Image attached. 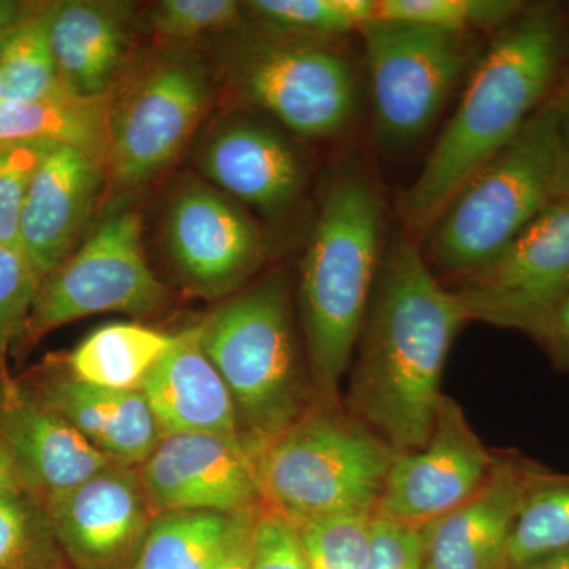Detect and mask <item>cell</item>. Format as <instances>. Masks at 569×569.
<instances>
[{
	"label": "cell",
	"mask_w": 569,
	"mask_h": 569,
	"mask_svg": "<svg viewBox=\"0 0 569 569\" xmlns=\"http://www.w3.org/2000/svg\"><path fill=\"white\" fill-rule=\"evenodd\" d=\"M468 321L458 293L433 274L413 238L399 236L385 250L347 397V410L397 455L429 440L448 353Z\"/></svg>",
	"instance_id": "obj_1"
},
{
	"label": "cell",
	"mask_w": 569,
	"mask_h": 569,
	"mask_svg": "<svg viewBox=\"0 0 569 569\" xmlns=\"http://www.w3.org/2000/svg\"><path fill=\"white\" fill-rule=\"evenodd\" d=\"M561 56L563 29L550 3L526 7L493 33L421 173L400 194L408 233L425 234L459 190L516 140L557 88Z\"/></svg>",
	"instance_id": "obj_2"
},
{
	"label": "cell",
	"mask_w": 569,
	"mask_h": 569,
	"mask_svg": "<svg viewBox=\"0 0 569 569\" xmlns=\"http://www.w3.org/2000/svg\"><path fill=\"white\" fill-rule=\"evenodd\" d=\"M385 201L366 171L340 168L323 194L301 263L299 307L318 402H340L381 263Z\"/></svg>",
	"instance_id": "obj_3"
},
{
	"label": "cell",
	"mask_w": 569,
	"mask_h": 569,
	"mask_svg": "<svg viewBox=\"0 0 569 569\" xmlns=\"http://www.w3.org/2000/svg\"><path fill=\"white\" fill-rule=\"evenodd\" d=\"M201 346L233 397L239 438L254 459L317 402L296 336L283 272L234 293L200 323Z\"/></svg>",
	"instance_id": "obj_4"
},
{
	"label": "cell",
	"mask_w": 569,
	"mask_h": 569,
	"mask_svg": "<svg viewBox=\"0 0 569 569\" xmlns=\"http://www.w3.org/2000/svg\"><path fill=\"white\" fill-rule=\"evenodd\" d=\"M397 452L340 402H317L254 459L261 500L293 523L376 512Z\"/></svg>",
	"instance_id": "obj_5"
},
{
	"label": "cell",
	"mask_w": 569,
	"mask_h": 569,
	"mask_svg": "<svg viewBox=\"0 0 569 569\" xmlns=\"http://www.w3.org/2000/svg\"><path fill=\"white\" fill-rule=\"evenodd\" d=\"M557 198V119L548 102L449 201L426 231V261L463 280L477 274Z\"/></svg>",
	"instance_id": "obj_6"
},
{
	"label": "cell",
	"mask_w": 569,
	"mask_h": 569,
	"mask_svg": "<svg viewBox=\"0 0 569 569\" xmlns=\"http://www.w3.org/2000/svg\"><path fill=\"white\" fill-rule=\"evenodd\" d=\"M329 43L260 29L224 52V81L299 137H337L353 123L361 93L350 59Z\"/></svg>",
	"instance_id": "obj_7"
},
{
	"label": "cell",
	"mask_w": 569,
	"mask_h": 569,
	"mask_svg": "<svg viewBox=\"0 0 569 569\" xmlns=\"http://www.w3.org/2000/svg\"><path fill=\"white\" fill-rule=\"evenodd\" d=\"M378 144L399 152L425 137L478 61L473 33L372 20L361 29Z\"/></svg>",
	"instance_id": "obj_8"
},
{
	"label": "cell",
	"mask_w": 569,
	"mask_h": 569,
	"mask_svg": "<svg viewBox=\"0 0 569 569\" xmlns=\"http://www.w3.org/2000/svg\"><path fill=\"white\" fill-rule=\"evenodd\" d=\"M213 99L211 73L189 50L164 51L112 100L104 171L121 189L163 173L189 142Z\"/></svg>",
	"instance_id": "obj_9"
},
{
	"label": "cell",
	"mask_w": 569,
	"mask_h": 569,
	"mask_svg": "<svg viewBox=\"0 0 569 569\" xmlns=\"http://www.w3.org/2000/svg\"><path fill=\"white\" fill-rule=\"evenodd\" d=\"M164 299L167 290L142 252L140 216L118 209L44 277L26 331L37 339L99 313L144 317L160 309Z\"/></svg>",
	"instance_id": "obj_10"
},
{
	"label": "cell",
	"mask_w": 569,
	"mask_h": 569,
	"mask_svg": "<svg viewBox=\"0 0 569 569\" xmlns=\"http://www.w3.org/2000/svg\"><path fill=\"white\" fill-rule=\"evenodd\" d=\"M455 291L468 320L538 340L569 296V194L556 198L492 263L460 280Z\"/></svg>",
	"instance_id": "obj_11"
},
{
	"label": "cell",
	"mask_w": 569,
	"mask_h": 569,
	"mask_svg": "<svg viewBox=\"0 0 569 569\" xmlns=\"http://www.w3.org/2000/svg\"><path fill=\"white\" fill-rule=\"evenodd\" d=\"M163 244L183 287L206 299L238 293L269 252L252 216L194 178L183 179L168 201Z\"/></svg>",
	"instance_id": "obj_12"
},
{
	"label": "cell",
	"mask_w": 569,
	"mask_h": 569,
	"mask_svg": "<svg viewBox=\"0 0 569 569\" xmlns=\"http://www.w3.org/2000/svg\"><path fill=\"white\" fill-rule=\"evenodd\" d=\"M462 408L445 396L425 447L397 455L376 515L421 529L475 496L497 467Z\"/></svg>",
	"instance_id": "obj_13"
},
{
	"label": "cell",
	"mask_w": 569,
	"mask_h": 569,
	"mask_svg": "<svg viewBox=\"0 0 569 569\" xmlns=\"http://www.w3.org/2000/svg\"><path fill=\"white\" fill-rule=\"evenodd\" d=\"M137 470L153 516L171 511L234 515L263 503L253 460L233 438L162 436Z\"/></svg>",
	"instance_id": "obj_14"
},
{
	"label": "cell",
	"mask_w": 569,
	"mask_h": 569,
	"mask_svg": "<svg viewBox=\"0 0 569 569\" xmlns=\"http://www.w3.org/2000/svg\"><path fill=\"white\" fill-rule=\"evenodd\" d=\"M44 508L78 569H127L153 518L137 468L114 462Z\"/></svg>",
	"instance_id": "obj_15"
},
{
	"label": "cell",
	"mask_w": 569,
	"mask_h": 569,
	"mask_svg": "<svg viewBox=\"0 0 569 569\" xmlns=\"http://www.w3.org/2000/svg\"><path fill=\"white\" fill-rule=\"evenodd\" d=\"M201 173L266 219L293 211L307 181L302 152L290 137L253 118L220 123L198 152Z\"/></svg>",
	"instance_id": "obj_16"
},
{
	"label": "cell",
	"mask_w": 569,
	"mask_h": 569,
	"mask_svg": "<svg viewBox=\"0 0 569 569\" xmlns=\"http://www.w3.org/2000/svg\"><path fill=\"white\" fill-rule=\"evenodd\" d=\"M0 451L18 485L43 503L112 463L39 396L10 381L0 402Z\"/></svg>",
	"instance_id": "obj_17"
},
{
	"label": "cell",
	"mask_w": 569,
	"mask_h": 569,
	"mask_svg": "<svg viewBox=\"0 0 569 569\" xmlns=\"http://www.w3.org/2000/svg\"><path fill=\"white\" fill-rule=\"evenodd\" d=\"M104 178L102 164L67 146H52L41 160L20 220V247L41 280L74 252Z\"/></svg>",
	"instance_id": "obj_18"
},
{
	"label": "cell",
	"mask_w": 569,
	"mask_h": 569,
	"mask_svg": "<svg viewBox=\"0 0 569 569\" xmlns=\"http://www.w3.org/2000/svg\"><path fill=\"white\" fill-rule=\"evenodd\" d=\"M529 467L520 456H498L492 477L473 497L421 527V569H508Z\"/></svg>",
	"instance_id": "obj_19"
},
{
	"label": "cell",
	"mask_w": 569,
	"mask_h": 569,
	"mask_svg": "<svg viewBox=\"0 0 569 569\" xmlns=\"http://www.w3.org/2000/svg\"><path fill=\"white\" fill-rule=\"evenodd\" d=\"M141 392L162 436L212 433L241 441L233 397L204 353L200 325L178 332Z\"/></svg>",
	"instance_id": "obj_20"
},
{
	"label": "cell",
	"mask_w": 569,
	"mask_h": 569,
	"mask_svg": "<svg viewBox=\"0 0 569 569\" xmlns=\"http://www.w3.org/2000/svg\"><path fill=\"white\" fill-rule=\"evenodd\" d=\"M132 3L56 2L50 39L62 88L82 97L111 96L130 48Z\"/></svg>",
	"instance_id": "obj_21"
},
{
	"label": "cell",
	"mask_w": 569,
	"mask_h": 569,
	"mask_svg": "<svg viewBox=\"0 0 569 569\" xmlns=\"http://www.w3.org/2000/svg\"><path fill=\"white\" fill-rule=\"evenodd\" d=\"M37 396L119 466L140 467L162 438L141 391L91 387L67 373L44 381Z\"/></svg>",
	"instance_id": "obj_22"
},
{
	"label": "cell",
	"mask_w": 569,
	"mask_h": 569,
	"mask_svg": "<svg viewBox=\"0 0 569 569\" xmlns=\"http://www.w3.org/2000/svg\"><path fill=\"white\" fill-rule=\"evenodd\" d=\"M114 96L82 97L67 89L29 102H0V142L44 141L107 163ZM107 173V171H104Z\"/></svg>",
	"instance_id": "obj_23"
},
{
	"label": "cell",
	"mask_w": 569,
	"mask_h": 569,
	"mask_svg": "<svg viewBox=\"0 0 569 569\" xmlns=\"http://www.w3.org/2000/svg\"><path fill=\"white\" fill-rule=\"evenodd\" d=\"M167 335L138 323H108L86 336L67 358L69 373L91 387L141 391L157 362L174 346Z\"/></svg>",
	"instance_id": "obj_24"
},
{
	"label": "cell",
	"mask_w": 569,
	"mask_h": 569,
	"mask_svg": "<svg viewBox=\"0 0 569 569\" xmlns=\"http://www.w3.org/2000/svg\"><path fill=\"white\" fill-rule=\"evenodd\" d=\"M230 518L212 511L156 515L127 569H211Z\"/></svg>",
	"instance_id": "obj_25"
},
{
	"label": "cell",
	"mask_w": 569,
	"mask_h": 569,
	"mask_svg": "<svg viewBox=\"0 0 569 569\" xmlns=\"http://www.w3.org/2000/svg\"><path fill=\"white\" fill-rule=\"evenodd\" d=\"M569 549V475L530 462L509 539V568Z\"/></svg>",
	"instance_id": "obj_26"
},
{
	"label": "cell",
	"mask_w": 569,
	"mask_h": 569,
	"mask_svg": "<svg viewBox=\"0 0 569 569\" xmlns=\"http://www.w3.org/2000/svg\"><path fill=\"white\" fill-rule=\"evenodd\" d=\"M54 9L56 2L29 3L0 43L3 100L29 102L62 88L50 39Z\"/></svg>",
	"instance_id": "obj_27"
},
{
	"label": "cell",
	"mask_w": 569,
	"mask_h": 569,
	"mask_svg": "<svg viewBox=\"0 0 569 569\" xmlns=\"http://www.w3.org/2000/svg\"><path fill=\"white\" fill-rule=\"evenodd\" d=\"M47 508L20 485L0 492V569H67Z\"/></svg>",
	"instance_id": "obj_28"
},
{
	"label": "cell",
	"mask_w": 569,
	"mask_h": 569,
	"mask_svg": "<svg viewBox=\"0 0 569 569\" xmlns=\"http://www.w3.org/2000/svg\"><path fill=\"white\" fill-rule=\"evenodd\" d=\"M244 9L263 31L313 41L359 32L376 20V0H253Z\"/></svg>",
	"instance_id": "obj_29"
},
{
	"label": "cell",
	"mask_w": 569,
	"mask_h": 569,
	"mask_svg": "<svg viewBox=\"0 0 569 569\" xmlns=\"http://www.w3.org/2000/svg\"><path fill=\"white\" fill-rule=\"evenodd\" d=\"M526 7L518 0H376V20L438 31L496 33Z\"/></svg>",
	"instance_id": "obj_30"
},
{
	"label": "cell",
	"mask_w": 569,
	"mask_h": 569,
	"mask_svg": "<svg viewBox=\"0 0 569 569\" xmlns=\"http://www.w3.org/2000/svg\"><path fill=\"white\" fill-rule=\"evenodd\" d=\"M373 515L351 512L295 523L309 568L369 569Z\"/></svg>",
	"instance_id": "obj_31"
},
{
	"label": "cell",
	"mask_w": 569,
	"mask_h": 569,
	"mask_svg": "<svg viewBox=\"0 0 569 569\" xmlns=\"http://www.w3.org/2000/svg\"><path fill=\"white\" fill-rule=\"evenodd\" d=\"M244 3L234 0H162L149 9L146 26L156 39L182 44L233 31L244 21Z\"/></svg>",
	"instance_id": "obj_32"
},
{
	"label": "cell",
	"mask_w": 569,
	"mask_h": 569,
	"mask_svg": "<svg viewBox=\"0 0 569 569\" xmlns=\"http://www.w3.org/2000/svg\"><path fill=\"white\" fill-rule=\"evenodd\" d=\"M43 282L20 246L0 244V381L7 378V355L13 340L21 336L40 284Z\"/></svg>",
	"instance_id": "obj_33"
},
{
	"label": "cell",
	"mask_w": 569,
	"mask_h": 569,
	"mask_svg": "<svg viewBox=\"0 0 569 569\" xmlns=\"http://www.w3.org/2000/svg\"><path fill=\"white\" fill-rule=\"evenodd\" d=\"M44 141L0 142V244L20 246V220L37 168L52 148Z\"/></svg>",
	"instance_id": "obj_34"
},
{
	"label": "cell",
	"mask_w": 569,
	"mask_h": 569,
	"mask_svg": "<svg viewBox=\"0 0 569 569\" xmlns=\"http://www.w3.org/2000/svg\"><path fill=\"white\" fill-rule=\"evenodd\" d=\"M252 569H310L295 523L264 503L254 526Z\"/></svg>",
	"instance_id": "obj_35"
},
{
	"label": "cell",
	"mask_w": 569,
	"mask_h": 569,
	"mask_svg": "<svg viewBox=\"0 0 569 569\" xmlns=\"http://www.w3.org/2000/svg\"><path fill=\"white\" fill-rule=\"evenodd\" d=\"M421 533L373 515L369 569H421Z\"/></svg>",
	"instance_id": "obj_36"
},
{
	"label": "cell",
	"mask_w": 569,
	"mask_h": 569,
	"mask_svg": "<svg viewBox=\"0 0 569 569\" xmlns=\"http://www.w3.org/2000/svg\"><path fill=\"white\" fill-rule=\"evenodd\" d=\"M261 505L234 512L211 569H252L254 526Z\"/></svg>",
	"instance_id": "obj_37"
},
{
	"label": "cell",
	"mask_w": 569,
	"mask_h": 569,
	"mask_svg": "<svg viewBox=\"0 0 569 569\" xmlns=\"http://www.w3.org/2000/svg\"><path fill=\"white\" fill-rule=\"evenodd\" d=\"M557 119V198L569 194V77L553 89Z\"/></svg>",
	"instance_id": "obj_38"
},
{
	"label": "cell",
	"mask_w": 569,
	"mask_h": 569,
	"mask_svg": "<svg viewBox=\"0 0 569 569\" xmlns=\"http://www.w3.org/2000/svg\"><path fill=\"white\" fill-rule=\"evenodd\" d=\"M537 342L545 348L557 369L569 373V296L550 317Z\"/></svg>",
	"instance_id": "obj_39"
},
{
	"label": "cell",
	"mask_w": 569,
	"mask_h": 569,
	"mask_svg": "<svg viewBox=\"0 0 569 569\" xmlns=\"http://www.w3.org/2000/svg\"><path fill=\"white\" fill-rule=\"evenodd\" d=\"M29 3L17 2V0H0V43L6 39L14 24L20 21Z\"/></svg>",
	"instance_id": "obj_40"
},
{
	"label": "cell",
	"mask_w": 569,
	"mask_h": 569,
	"mask_svg": "<svg viewBox=\"0 0 569 569\" xmlns=\"http://www.w3.org/2000/svg\"><path fill=\"white\" fill-rule=\"evenodd\" d=\"M508 569H569V549Z\"/></svg>",
	"instance_id": "obj_41"
},
{
	"label": "cell",
	"mask_w": 569,
	"mask_h": 569,
	"mask_svg": "<svg viewBox=\"0 0 569 569\" xmlns=\"http://www.w3.org/2000/svg\"><path fill=\"white\" fill-rule=\"evenodd\" d=\"M13 485H18L13 470H11L9 459L0 451V492Z\"/></svg>",
	"instance_id": "obj_42"
},
{
	"label": "cell",
	"mask_w": 569,
	"mask_h": 569,
	"mask_svg": "<svg viewBox=\"0 0 569 569\" xmlns=\"http://www.w3.org/2000/svg\"><path fill=\"white\" fill-rule=\"evenodd\" d=\"M3 100V89H2V82H0V102Z\"/></svg>",
	"instance_id": "obj_43"
},
{
	"label": "cell",
	"mask_w": 569,
	"mask_h": 569,
	"mask_svg": "<svg viewBox=\"0 0 569 569\" xmlns=\"http://www.w3.org/2000/svg\"><path fill=\"white\" fill-rule=\"evenodd\" d=\"M568 13H569V3H568ZM568 20H569V18H568Z\"/></svg>",
	"instance_id": "obj_44"
}]
</instances>
